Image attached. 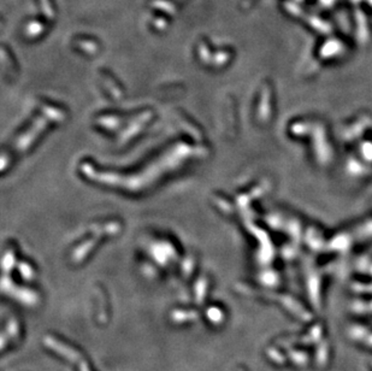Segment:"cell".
<instances>
[{
  "label": "cell",
  "instance_id": "obj_1",
  "mask_svg": "<svg viewBox=\"0 0 372 371\" xmlns=\"http://www.w3.org/2000/svg\"><path fill=\"white\" fill-rule=\"evenodd\" d=\"M46 344H47V345H49V346H51V347H57V348H58V349H57V351H59L60 353L64 354V356H68V357H69V356L76 357V353H75V352L69 351V348L67 349L64 346H62V345H60V344H56V342H54V341H52L51 339H47Z\"/></svg>",
  "mask_w": 372,
  "mask_h": 371
}]
</instances>
